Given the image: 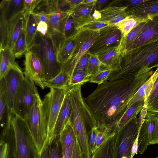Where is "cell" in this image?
Masks as SVG:
<instances>
[{
  "instance_id": "6da1fadb",
  "label": "cell",
  "mask_w": 158,
  "mask_h": 158,
  "mask_svg": "<svg viewBox=\"0 0 158 158\" xmlns=\"http://www.w3.org/2000/svg\"><path fill=\"white\" fill-rule=\"evenodd\" d=\"M150 67L140 70L134 77L106 81L83 99L98 127H106L111 133L117 131L118 123L129 103L140 87L153 73Z\"/></svg>"
},
{
  "instance_id": "7a4b0ae2",
  "label": "cell",
  "mask_w": 158,
  "mask_h": 158,
  "mask_svg": "<svg viewBox=\"0 0 158 158\" xmlns=\"http://www.w3.org/2000/svg\"><path fill=\"white\" fill-rule=\"evenodd\" d=\"M81 86H75L69 89V94L71 103L69 121L74 130L83 156L84 158H87L90 155L87 140V129L88 127L89 131L94 127H98V125L83 98Z\"/></svg>"
},
{
  "instance_id": "3957f363",
  "label": "cell",
  "mask_w": 158,
  "mask_h": 158,
  "mask_svg": "<svg viewBox=\"0 0 158 158\" xmlns=\"http://www.w3.org/2000/svg\"><path fill=\"white\" fill-rule=\"evenodd\" d=\"M121 69L113 72L106 81L134 77L146 68L158 66V40L121 55Z\"/></svg>"
},
{
  "instance_id": "277c9868",
  "label": "cell",
  "mask_w": 158,
  "mask_h": 158,
  "mask_svg": "<svg viewBox=\"0 0 158 158\" xmlns=\"http://www.w3.org/2000/svg\"><path fill=\"white\" fill-rule=\"evenodd\" d=\"M28 50L36 54L40 58L46 81L54 78L61 72V64L58 60L56 49L48 34L43 36L37 32L33 44Z\"/></svg>"
},
{
  "instance_id": "5b68a950",
  "label": "cell",
  "mask_w": 158,
  "mask_h": 158,
  "mask_svg": "<svg viewBox=\"0 0 158 158\" xmlns=\"http://www.w3.org/2000/svg\"><path fill=\"white\" fill-rule=\"evenodd\" d=\"M31 138L40 156L47 139V129L43 100L38 93L30 111L24 119Z\"/></svg>"
},
{
  "instance_id": "8992f818",
  "label": "cell",
  "mask_w": 158,
  "mask_h": 158,
  "mask_svg": "<svg viewBox=\"0 0 158 158\" xmlns=\"http://www.w3.org/2000/svg\"><path fill=\"white\" fill-rule=\"evenodd\" d=\"M11 125L14 132L17 158H40L24 119L13 113Z\"/></svg>"
},
{
  "instance_id": "52a82bcc",
  "label": "cell",
  "mask_w": 158,
  "mask_h": 158,
  "mask_svg": "<svg viewBox=\"0 0 158 158\" xmlns=\"http://www.w3.org/2000/svg\"><path fill=\"white\" fill-rule=\"evenodd\" d=\"M139 128L137 117H135L115 132L113 158H131L132 146L138 136Z\"/></svg>"
},
{
  "instance_id": "ba28073f",
  "label": "cell",
  "mask_w": 158,
  "mask_h": 158,
  "mask_svg": "<svg viewBox=\"0 0 158 158\" xmlns=\"http://www.w3.org/2000/svg\"><path fill=\"white\" fill-rule=\"evenodd\" d=\"M99 31H78L75 36L74 49L69 60L61 64V71L71 78L75 68L80 59L88 52L99 35Z\"/></svg>"
},
{
  "instance_id": "9c48e42d",
  "label": "cell",
  "mask_w": 158,
  "mask_h": 158,
  "mask_svg": "<svg viewBox=\"0 0 158 158\" xmlns=\"http://www.w3.org/2000/svg\"><path fill=\"white\" fill-rule=\"evenodd\" d=\"M69 89H50V91L45 96L43 100L48 138L49 140L52 139L53 136L58 114Z\"/></svg>"
},
{
  "instance_id": "30bf717a",
  "label": "cell",
  "mask_w": 158,
  "mask_h": 158,
  "mask_svg": "<svg viewBox=\"0 0 158 158\" xmlns=\"http://www.w3.org/2000/svg\"><path fill=\"white\" fill-rule=\"evenodd\" d=\"M38 93L35 84L24 77L20 85L15 98L13 113L23 119H25Z\"/></svg>"
},
{
  "instance_id": "8fae6325",
  "label": "cell",
  "mask_w": 158,
  "mask_h": 158,
  "mask_svg": "<svg viewBox=\"0 0 158 158\" xmlns=\"http://www.w3.org/2000/svg\"><path fill=\"white\" fill-rule=\"evenodd\" d=\"M25 55V77L44 89L46 81L44 68L40 58L36 54L29 50Z\"/></svg>"
},
{
  "instance_id": "7c38bea8",
  "label": "cell",
  "mask_w": 158,
  "mask_h": 158,
  "mask_svg": "<svg viewBox=\"0 0 158 158\" xmlns=\"http://www.w3.org/2000/svg\"><path fill=\"white\" fill-rule=\"evenodd\" d=\"M19 66L11 65L2 79L8 109L13 113L15 98L20 85L24 77Z\"/></svg>"
},
{
  "instance_id": "4fadbf2b",
  "label": "cell",
  "mask_w": 158,
  "mask_h": 158,
  "mask_svg": "<svg viewBox=\"0 0 158 158\" xmlns=\"http://www.w3.org/2000/svg\"><path fill=\"white\" fill-rule=\"evenodd\" d=\"M99 35L88 52L95 54L110 46L118 45L122 34L114 25H109L99 30Z\"/></svg>"
},
{
  "instance_id": "5bb4252c",
  "label": "cell",
  "mask_w": 158,
  "mask_h": 158,
  "mask_svg": "<svg viewBox=\"0 0 158 158\" xmlns=\"http://www.w3.org/2000/svg\"><path fill=\"white\" fill-rule=\"evenodd\" d=\"M158 40V16L148 19L145 22L131 50Z\"/></svg>"
},
{
  "instance_id": "9a60e30c",
  "label": "cell",
  "mask_w": 158,
  "mask_h": 158,
  "mask_svg": "<svg viewBox=\"0 0 158 158\" xmlns=\"http://www.w3.org/2000/svg\"><path fill=\"white\" fill-rule=\"evenodd\" d=\"M96 1L94 0L92 2L86 3L83 2L76 6L70 12L73 23L77 31L93 20L91 15L94 10Z\"/></svg>"
},
{
  "instance_id": "2e32d148",
  "label": "cell",
  "mask_w": 158,
  "mask_h": 158,
  "mask_svg": "<svg viewBox=\"0 0 158 158\" xmlns=\"http://www.w3.org/2000/svg\"><path fill=\"white\" fill-rule=\"evenodd\" d=\"M97 55L104 68L118 72L121 68L122 56L118 45L109 47L95 53Z\"/></svg>"
},
{
  "instance_id": "e0dca14e",
  "label": "cell",
  "mask_w": 158,
  "mask_h": 158,
  "mask_svg": "<svg viewBox=\"0 0 158 158\" xmlns=\"http://www.w3.org/2000/svg\"><path fill=\"white\" fill-rule=\"evenodd\" d=\"M59 138L63 158H71L77 139L69 121L60 135Z\"/></svg>"
},
{
  "instance_id": "ac0fdd59",
  "label": "cell",
  "mask_w": 158,
  "mask_h": 158,
  "mask_svg": "<svg viewBox=\"0 0 158 158\" xmlns=\"http://www.w3.org/2000/svg\"><path fill=\"white\" fill-rule=\"evenodd\" d=\"M127 7L109 6L99 11L101 18L97 21L115 25L128 16L126 12Z\"/></svg>"
},
{
  "instance_id": "d6986e66",
  "label": "cell",
  "mask_w": 158,
  "mask_h": 158,
  "mask_svg": "<svg viewBox=\"0 0 158 158\" xmlns=\"http://www.w3.org/2000/svg\"><path fill=\"white\" fill-rule=\"evenodd\" d=\"M0 10V16L9 22L17 15L25 12L24 0H2Z\"/></svg>"
},
{
  "instance_id": "ffe728a7",
  "label": "cell",
  "mask_w": 158,
  "mask_h": 158,
  "mask_svg": "<svg viewBox=\"0 0 158 158\" xmlns=\"http://www.w3.org/2000/svg\"><path fill=\"white\" fill-rule=\"evenodd\" d=\"M71 110V103L68 91L65 97L57 119L53 136L59 135L68 123Z\"/></svg>"
},
{
  "instance_id": "44dd1931",
  "label": "cell",
  "mask_w": 158,
  "mask_h": 158,
  "mask_svg": "<svg viewBox=\"0 0 158 158\" xmlns=\"http://www.w3.org/2000/svg\"><path fill=\"white\" fill-rule=\"evenodd\" d=\"M24 13L17 15L9 22V40L8 46L11 51L17 39L24 28Z\"/></svg>"
},
{
  "instance_id": "7402d4cb",
  "label": "cell",
  "mask_w": 158,
  "mask_h": 158,
  "mask_svg": "<svg viewBox=\"0 0 158 158\" xmlns=\"http://www.w3.org/2000/svg\"><path fill=\"white\" fill-rule=\"evenodd\" d=\"M70 14V13L60 12L47 15V34L50 36L60 33L63 34L64 23L67 16Z\"/></svg>"
},
{
  "instance_id": "603a6c76",
  "label": "cell",
  "mask_w": 158,
  "mask_h": 158,
  "mask_svg": "<svg viewBox=\"0 0 158 158\" xmlns=\"http://www.w3.org/2000/svg\"><path fill=\"white\" fill-rule=\"evenodd\" d=\"M142 123L148 132L149 145L158 144V114L147 111Z\"/></svg>"
},
{
  "instance_id": "cb8c5ba5",
  "label": "cell",
  "mask_w": 158,
  "mask_h": 158,
  "mask_svg": "<svg viewBox=\"0 0 158 158\" xmlns=\"http://www.w3.org/2000/svg\"><path fill=\"white\" fill-rule=\"evenodd\" d=\"M24 30L27 50L30 48L34 41L37 31V23L31 14L25 12Z\"/></svg>"
},
{
  "instance_id": "d4e9b609",
  "label": "cell",
  "mask_w": 158,
  "mask_h": 158,
  "mask_svg": "<svg viewBox=\"0 0 158 158\" xmlns=\"http://www.w3.org/2000/svg\"><path fill=\"white\" fill-rule=\"evenodd\" d=\"M146 21L142 22L138 24L125 36L122 35L118 45L121 55L131 50L139 31Z\"/></svg>"
},
{
  "instance_id": "484cf974",
  "label": "cell",
  "mask_w": 158,
  "mask_h": 158,
  "mask_svg": "<svg viewBox=\"0 0 158 158\" xmlns=\"http://www.w3.org/2000/svg\"><path fill=\"white\" fill-rule=\"evenodd\" d=\"M158 3V0H113L109 6L127 7L126 10H132L143 8Z\"/></svg>"
},
{
  "instance_id": "4316f807",
  "label": "cell",
  "mask_w": 158,
  "mask_h": 158,
  "mask_svg": "<svg viewBox=\"0 0 158 158\" xmlns=\"http://www.w3.org/2000/svg\"><path fill=\"white\" fill-rule=\"evenodd\" d=\"M115 132H112L94 152L90 158H113V148Z\"/></svg>"
},
{
  "instance_id": "83f0119b",
  "label": "cell",
  "mask_w": 158,
  "mask_h": 158,
  "mask_svg": "<svg viewBox=\"0 0 158 158\" xmlns=\"http://www.w3.org/2000/svg\"><path fill=\"white\" fill-rule=\"evenodd\" d=\"M0 79L2 78L11 65H18L9 46L0 49Z\"/></svg>"
},
{
  "instance_id": "f1b7e54d",
  "label": "cell",
  "mask_w": 158,
  "mask_h": 158,
  "mask_svg": "<svg viewBox=\"0 0 158 158\" xmlns=\"http://www.w3.org/2000/svg\"><path fill=\"white\" fill-rule=\"evenodd\" d=\"M12 113L8 107L3 80L0 79V121L2 128L4 127L8 120L11 118Z\"/></svg>"
},
{
  "instance_id": "f546056e",
  "label": "cell",
  "mask_w": 158,
  "mask_h": 158,
  "mask_svg": "<svg viewBox=\"0 0 158 158\" xmlns=\"http://www.w3.org/2000/svg\"><path fill=\"white\" fill-rule=\"evenodd\" d=\"M127 15H132L140 19L148 20L158 16V3L143 8L126 10Z\"/></svg>"
},
{
  "instance_id": "4dcf8cb0",
  "label": "cell",
  "mask_w": 158,
  "mask_h": 158,
  "mask_svg": "<svg viewBox=\"0 0 158 158\" xmlns=\"http://www.w3.org/2000/svg\"><path fill=\"white\" fill-rule=\"evenodd\" d=\"M144 104V101H143L135 102L131 106L126 110L120 120L117 131L120 130L131 118L137 117L138 114L143 109Z\"/></svg>"
},
{
  "instance_id": "1f68e13d",
  "label": "cell",
  "mask_w": 158,
  "mask_h": 158,
  "mask_svg": "<svg viewBox=\"0 0 158 158\" xmlns=\"http://www.w3.org/2000/svg\"><path fill=\"white\" fill-rule=\"evenodd\" d=\"M75 36L66 39L57 52L58 60L61 64L69 60L72 53L75 43Z\"/></svg>"
},
{
  "instance_id": "d6a6232c",
  "label": "cell",
  "mask_w": 158,
  "mask_h": 158,
  "mask_svg": "<svg viewBox=\"0 0 158 158\" xmlns=\"http://www.w3.org/2000/svg\"><path fill=\"white\" fill-rule=\"evenodd\" d=\"M70 80L69 76L61 71L54 78L46 82V87L59 89H69Z\"/></svg>"
},
{
  "instance_id": "836d02e7",
  "label": "cell",
  "mask_w": 158,
  "mask_h": 158,
  "mask_svg": "<svg viewBox=\"0 0 158 158\" xmlns=\"http://www.w3.org/2000/svg\"><path fill=\"white\" fill-rule=\"evenodd\" d=\"M144 102L147 111L158 114V76Z\"/></svg>"
},
{
  "instance_id": "e575fe53",
  "label": "cell",
  "mask_w": 158,
  "mask_h": 158,
  "mask_svg": "<svg viewBox=\"0 0 158 158\" xmlns=\"http://www.w3.org/2000/svg\"><path fill=\"white\" fill-rule=\"evenodd\" d=\"M147 20L137 18L133 16L128 15L114 26L121 31L123 36H125L138 24Z\"/></svg>"
},
{
  "instance_id": "d590c367",
  "label": "cell",
  "mask_w": 158,
  "mask_h": 158,
  "mask_svg": "<svg viewBox=\"0 0 158 158\" xmlns=\"http://www.w3.org/2000/svg\"><path fill=\"white\" fill-rule=\"evenodd\" d=\"M89 52V55L85 68V72L91 77L103 67L97 55Z\"/></svg>"
},
{
  "instance_id": "8d00e7d4",
  "label": "cell",
  "mask_w": 158,
  "mask_h": 158,
  "mask_svg": "<svg viewBox=\"0 0 158 158\" xmlns=\"http://www.w3.org/2000/svg\"><path fill=\"white\" fill-rule=\"evenodd\" d=\"M27 50L24 27L16 41L11 51L15 58H19L25 54Z\"/></svg>"
},
{
  "instance_id": "74e56055",
  "label": "cell",
  "mask_w": 158,
  "mask_h": 158,
  "mask_svg": "<svg viewBox=\"0 0 158 158\" xmlns=\"http://www.w3.org/2000/svg\"><path fill=\"white\" fill-rule=\"evenodd\" d=\"M58 2V0H41L33 12L43 11L47 15L60 12Z\"/></svg>"
},
{
  "instance_id": "f35d334b",
  "label": "cell",
  "mask_w": 158,
  "mask_h": 158,
  "mask_svg": "<svg viewBox=\"0 0 158 158\" xmlns=\"http://www.w3.org/2000/svg\"><path fill=\"white\" fill-rule=\"evenodd\" d=\"M149 145L148 133L144 125L142 123L139 128L138 136V153L143 154Z\"/></svg>"
},
{
  "instance_id": "ab89813d",
  "label": "cell",
  "mask_w": 158,
  "mask_h": 158,
  "mask_svg": "<svg viewBox=\"0 0 158 158\" xmlns=\"http://www.w3.org/2000/svg\"><path fill=\"white\" fill-rule=\"evenodd\" d=\"M49 140L48 158H63L59 135L54 136L51 140Z\"/></svg>"
},
{
  "instance_id": "60d3db41",
  "label": "cell",
  "mask_w": 158,
  "mask_h": 158,
  "mask_svg": "<svg viewBox=\"0 0 158 158\" xmlns=\"http://www.w3.org/2000/svg\"><path fill=\"white\" fill-rule=\"evenodd\" d=\"M0 28L1 49L8 46L9 40V23L1 16H0Z\"/></svg>"
},
{
  "instance_id": "b9f144b4",
  "label": "cell",
  "mask_w": 158,
  "mask_h": 158,
  "mask_svg": "<svg viewBox=\"0 0 158 158\" xmlns=\"http://www.w3.org/2000/svg\"><path fill=\"white\" fill-rule=\"evenodd\" d=\"M113 72L110 69L103 68L92 76L89 82L100 85L106 81Z\"/></svg>"
},
{
  "instance_id": "7bdbcfd3",
  "label": "cell",
  "mask_w": 158,
  "mask_h": 158,
  "mask_svg": "<svg viewBox=\"0 0 158 158\" xmlns=\"http://www.w3.org/2000/svg\"><path fill=\"white\" fill-rule=\"evenodd\" d=\"M90 77L85 71H74L71 78L70 87L79 85H82L89 81Z\"/></svg>"
},
{
  "instance_id": "ee69618b",
  "label": "cell",
  "mask_w": 158,
  "mask_h": 158,
  "mask_svg": "<svg viewBox=\"0 0 158 158\" xmlns=\"http://www.w3.org/2000/svg\"><path fill=\"white\" fill-rule=\"evenodd\" d=\"M77 32L73 24L70 14L67 16L64 25L63 34L65 39H68L74 37Z\"/></svg>"
},
{
  "instance_id": "f6af8a7d",
  "label": "cell",
  "mask_w": 158,
  "mask_h": 158,
  "mask_svg": "<svg viewBox=\"0 0 158 158\" xmlns=\"http://www.w3.org/2000/svg\"><path fill=\"white\" fill-rule=\"evenodd\" d=\"M111 133L109 130L105 127H98L95 152L107 139Z\"/></svg>"
},
{
  "instance_id": "bcb514c9",
  "label": "cell",
  "mask_w": 158,
  "mask_h": 158,
  "mask_svg": "<svg viewBox=\"0 0 158 158\" xmlns=\"http://www.w3.org/2000/svg\"><path fill=\"white\" fill-rule=\"evenodd\" d=\"M98 131V127H94L87 132V140L91 156L95 152Z\"/></svg>"
},
{
  "instance_id": "7dc6e473",
  "label": "cell",
  "mask_w": 158,
  "mask_h": 158,
  "mask_svg": "<svg viewBox=\"0 0 158 158\" xmlns=\"http://www.w3.org/2000/svg\"><path fill=\"white\" fill-rule=\"evenodd\" d=\"M109 25H110L102 22L92 20L82 27L78 31L88 30L93 31H98L102 28Z\"/></svg>"
},
{
  "instance_id": "c3c4849f",
  "label": "cell",
  "mask_w": 158,
  "mask_h": 158,
  "mask_svg": "<svg viewBox=\"0 0 158 158\" xmlns=\"http://www.w3.org/2000/svg\"><path fill=\"white\" fill-rule=\"evenodd\" d=\"M89 55L88 51L83 55L77 63L73 72L85 71V68Z\"/></svg>"
},
{
  "instance_id": "681fc988",
  "label": "cell",
  "mask_w": 158,
  "mask_h": 158,
  "mask_svg": "<svg viewBox=\"0 0 158 158\" xmlns=\"http://www.w3.org/2000/svg\"><path fill=\"white\" fill-rule=\"evenodd\" d=\"M41 1V0H24L25 11L32 13Z\"/></svg>"
},
{
  "instance_id": "f907efd6",
  "label": "cell",
  "mask_w": 158,
  "mask_h": 158,
  "mask_svg": "<svg viewBox=\"0 0 158 158\" xmlns=\"http://www.w3.org/2000/svg\"><path fill=\"white\" fill-rule=\"evenodd\" d=\"M1 139L0 143V158H8L9 153V145L4 137Z\"/></svg>"
},
{
  "instance_id": "816d5d0a",
  "label": "cell",
  "mask_w": 158,
  "mask_h": 158,
  "mask_svg": "<svg viewBox=\"0 0 158 158\" xmlns=\"http://www.w3.org/2000/svg\"><path fill=\"white\" fill-rule=\"evenodd\" d=\"M38 24L40 22L47 23V15L43 11L34 12L32 13Z\"/></svg>"
},
{
  "instance_id": "f5cc1de1",
  "label": "cell",
  "mask_w": 158,
  "mask_h": 158,
  "mask_svg": "<svg viewBox=\"0 0 158 158\" xmlns=\"http://www.w3.org/2000/svg\"><path fill=\"white\" fill-rule=\"evenodd\" d=\"M48 26L47 23L40 22L37 24V31L42 35L43 36L46 35L48 33Z\"/></svg>"
},
{
  "instance_id": "db71d44e",
  "label": "cell",
  "mask_w": 158,
  "mask_h": 158,
  "mask_svg": "<svg viewBox=\"0 0 158 158\" xmlns=\"http://www.w3.org/2000/svg\"><path fill=\"white\" fill-rule=\"evenodd\" d=\"M110 0H98L95 3L94 10L100 11L106 7L112 2Z\"/></svg>"
},
{
  "instance_id": "11a10c76",
  "label": "cell",
  "mask_w": 158,
  "mask_h": 158,
  "mask_svg": "<svg viewBox=\"0 0 158 158\" xmlns=\"http://www.w3.org/2000/svg\"><path fill=\"white\" fill-rule=\"evenodd\" d=\"M71 158H83L80 147L77 139Z\"/></svg>"
},
{
  "instance_id": "9f6ffc18",
  "label": "cell",
  "mask_w": 158,
  "mask_h": 158,
  "mask_svg": "<svg viewBox=\"0 0 158 158\" xmlns=\"http://www.w3.org/2000/svg\"><path fill=\"white\" fill-rule=\"evenodd\" d=\"M49 140L48 138L40 156V158H48Z\"/></svg>"
},
{
  "instance_id": "6f0895ef",
  "label": "cell",
  "mask_w": 158,
  "mask_h": 158,
  "mask_svg": "<svg viewBox=\"0 0 158 158\" xmlns=\"http://www.w3.org/2000/svg\"><path fill=\"white\" fill-rule=\"evenodd\" d=\"M138 134L132 145L131 150V158H133V157L135 154H138Z\"/></svg>"
},
{
  "instance_id": "680465c9",
  "label": "cell",
  "mask_w": 158,
  "mask_h": 158,
  "mask_svg": "<svg viewBox=\"0 0 158 158\" xmlns=\"http://www.w3.org/2000/svg\"><path fill=\"white\" fill-rule=\"evenodd\" d=\"M93 20H97L101 18V14L99 11L94 10L92 15Z\"/></svg>"
},
{
  "instance_id": "91938a15",
  "label": "cell",
  "mask_w": 158,
  "mask_h": 158,
  "mask_svg": "<svg viewBox=\"0 0 158 158\" xmlns=\"http://www.w3.org/2000/svg\"><path fill=\"white\" fill-rule=\"evenodd\" d=\"M156 158H158V156H157Z\"/></svg>"
},
{
  "instance_id": "94428289",
  "label": "cell",
  "mask_w": 158,
  "mask_h": 158,
  "mask_svg": "<svg viewBox=\"0 0 158 158\" xmlns=\"http://www.w3.org/2000/svg\"></svg>"
}]
</instances>
